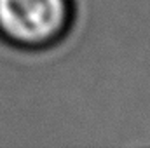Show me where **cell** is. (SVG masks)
Here are the masks:
<instances>
[{"label":"cell","mask_w":150,"mask_h":148,"mask_svg":"<svg viewBox=\"0 0 150 148\" xmlns=\"http://www.w3.org/2000/svg\"><path fill=\"white\" fill-rule=\"evenodd\" d=\"M75 0H0V40L19 51H45L72 30Z\"/></svg>","instance_id":"cell-1"}]
</instances>
